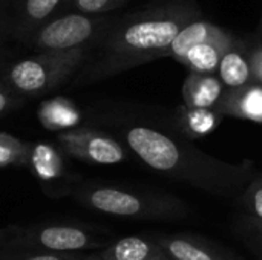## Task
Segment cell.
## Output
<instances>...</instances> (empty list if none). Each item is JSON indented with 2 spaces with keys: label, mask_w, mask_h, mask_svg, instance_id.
Listing matches in <instances>:
<instances>
[{
  "label": "cell",
  "mask_w": 262,
  "mask_h": 260,
  "mask_svg": "<svg viewBox=\"0 0 262 260\" xmlns=\"http://www.w3.org/2000/svg\"><path fill=\"white\" fill-rule=\"evenodd\" d=\"M203 18L193 0H157L149 6L115 15L92 44L77 83H94L137 66L169 57L177 35Z\"/></svg>",
  "instance_id": "1"
},
{
  "label": "cell",
  "mask_w": 262,
  "mask_h": 260,
  "mask_svg": "<svg viewBox=\"0 0 262 260\" xmlns=\"http://www.w3.org/2000/svg\"><path fill=\"white\" fill-rule=\"evenodd\" d=\"M124 139L150 170L212 195L236 196L253 181L250 162H226L152 126H130Z\"/></svg>",
  "instance_id": "2"
},
{
  "label": "cell",
  "mask_w": 262,
  "mask_h": 260,
  "mask_svg": "<svg viewBox=\"0 0 262 260\" xmlns=\"http://www.w3.org/2000/svg\"><path fill=\"white\" fill-rule=\"evenodd\" d=\"M91 48L71 51L38 52L11 63L2 75V81L18 97L45 95L81 69Z\"/></svg>",
  "instance_id": "3"
},
{
  "label": "cell",
  "mask_w": 262,
  "mask_h": 260,
  "mask_svg": "<svg viewBox=\"0 0 262 260\" xmlns=\"http://www.w3.org/2000/svg\"><path fill=\"white\" fill-rule=\"evenodd\" d=\"M84 204L100 213L127 219H180L189 207L169 195H137L114 187H95L81 195Z\"/></svg>",
  "instance_id": "4"
},
{
  "label": "cell",
  "mask_w": 262,
  "mask_h": 260,
  "mask_svg": "<svg viewBox=\"0 0 262 260\" xmlns=\"http://www.w3.org/2000/svg\"><path fill=\"white\" fill-rule=\"evenodd\" d=\"M114 17L111 14L94 15L71 11L38 28L23 44L40 52L92 48Z\"/></svg>",
  "instance_id": "5"
},
{
  "label": "cell",
  "mask_w": 262,
  "mask_h": 260,
  "mask_svg": "<svg viewBox=\"0 0 262 260\" xmlns=\"http://www.w3.org/2000/svg\"><path fill=\"white\" fill-rule=\"evenodd\" d=\"M57 141L68 155L91 164H118L126 158V152L118 141L86 127L61 132Z\"/></svg>",
  "instance_id": "6"
},
{
  "label": "cell",
  "mask_w": 262,
  "mask_h": 260,
  "mask_svg": "<svg viewBox=\"0 0 262 260\" xmlns=\"http://www.w3.org/2000/svg\"><path fill=\"white\" fill-rule=\"evenodd\" d=\"M72 0H12L8 38L23 43L48 21L71 9Z\"/></svg>",
  "instance_id": "7"
},
{
  "label": "cell",
  "mask_w": 262,
  "mask_h": 260,
  "mask_svg": "<svg viewBox=\"0 0 262 260\" xmlns=\"http://www.w3.org/2000/svg\"><path fill=\"white\" fill-rule=\"evenodd\" d=\"M15 242L28 248L45 250L49 253L78 251L100 245L91 233L75 225H46L41 228H32L20 234Z\"/></svg>",
  "instance_id": "8"
},
{
  "label": "cell",
  "mask_w": 262,
  "mask_h": 260,
  "mask_svg": "<svg viewBox=\"0 0 262 260\" xmlns=\"http://www.w3.org/2000/svg\"><path fill=\"white\" fill-rule=\"evenodd\" d=\"M224 86L218 75L189 72L183 84V100L187 109L215 110L224 97Z\"/></svg>",
  "instance_id": "9"
},
{
  "label": "cell",
  "mask_w": 262,
  "mask_h": 260,
  "mask_svg": "<svg viewBox=\"0 0 262 260\" xmlns=\"http://www.w3.org/2000/svg\"><path fill=\"white\" fill-rule=\"evenodd\" d=\"M236 38L238 37H235L232 32L224 31L221 35L193 46L184 55L181 64H184L189 69V72L216 75L224 52L236 41Z\"/></svg>",
  "instance_id": "10"
},
{
  "label": "cell",
  "mask_w": 262,
  "mask_h": 260,
  "mask_svg": "<svg viewBox=\"0 0 262 260\" xmlns=\"http://www.w3.org/2000/svg\"><path fill=\"white\" fill-rule=\"evenodd\" d=\"M216 75L227 92L243 89L253 83L249 49L243 40L236 38V41L224 52Z\"/></svg>",
  "instance_id": "11"
},
{
  "label": "cell",
  "mask_w": 262,
  "mask_h": 260,
  "mask_svg": "<svg viewBox=\"0 0 262 260\" xmlns=\"http://www.w3.org/2000/svg\"><path fill=\"white\" fill-rule=\"evenodd\" d=\"M216 112L236 118L262 123V86L252 83L243 89L224 92Z\"/></svg>",
  "instance_id": "12"
},
{
  "label": "cell",
  "mask_w": 262,
  "mask_h": 260,
  "mask_svg": "<svg viewBox=\"0 0 262 260\" xmlns=\"http://www.w3.org/2000/svg\"><path fill=\"white\" fill-rule=\"evenodd\" d=\"M155 242L167 260H229L212 247L183 234L158 236Z\"/></svg>",
  "instance_id": "13"
},
{
  "label": "cell",
  "mask_w": 262,
  "mask_h": 260,
  "mask_svg": "<svg viewBox=\"0 0 262 260\" xmlns=\"http://www.w3.org/2000/svg\"><path fill=\"white\" fill-rule=\"evenodd\" d=\"M166 259L155 239L129 236L117 241L98 256L84 260H150Z\"/></svg>",
  "instance_id": "14"
},
{
  "label": "cell",
  "mask_w": 262,
  "mask_h": 260,
  "mask_svg": "<svg viewBox=\"0 0 262 260\" xmlns=\"http://www.w3.org/2000/svg\"><path fill=\"white\" fill-rule=\"evenodd\" d=\"M226 29L220 28L215 23H210L204 18L195 20L190 25H187L172 41L170 49H169V57L175 58L177 61L181 63L184 55L196 44L204 43L207 40H212L218 35H221Z\"/></svg>",
  "instance_id": "15"
},
{
  "label": "cell",
  "mask_w": 262,
  "mask_h": 260,
  "mask_svg": "<svg viewBox=\"0 0 262 260\" xmlns=\"http://www.w3.org/2000/svg\"><path fill=\"white\" fill-rule=\"evenodd\" d=\"M40 121L48 129H60V127H71L78 123V112L77 109L64 98H55L48 101L40 109Z\"/></svg>",
  "instance_id": "16"
},
{
  "label": "cell",
  "mask_w": 262,
  "mask_h": 260,
  "mask_svg": "<svg viewBox=\"0 0 262 260\" xmlns=\"http://www.w3.org/2000/svg\"><path fill=\"white\" fill-rule=\"evenodd\" d=\"M183 124L190 135L203 136L210 133L220 123L221 115L215 110L209 109H187L184 106L183 113Z\"/></svg>",
  "instance_id": "17"
},
{
  "label": "cell",
  "mask_w": 262,
  "mask_h": 260,
  "mask_svg": "<svg viewBox=\"0 0 262 260\" xmlns=\"http://www.w3.org/2000/svg\"><path fill=\"white\" fill-rule=\"evenodd\" d=\"M32 153V166L35 173L43 179H52L61 175V161L57 152L51 146L38 144L34 147Z\"/></svg>",
  "instance_id": "18"
},
{
  "label": "cell",
  "mask_w": 262,
  "mask_h": 260,
  "mask_svg": "<svg viewBox=\"0 0 262 260\" xmlns=\"http://www.w3.org/2000/svg\"><path fill=\"white\" fill-rule=\"evenodd\" d=\"M29 147L9 133L0 132V167L20 166L29 159Z\"/></svg>",
  "instance_id": "19"
},
{
  "label": "cell",
  "mask_w": 262,
  "mask_h": 260,
  "mask_svg": "<svg viewBox=\"0 0 262 260\" xmlns=\"http://www.w3.org/2000/svg\"><path fill=\"white\" fill-rule=\"evenodd\" d=\"M130 0H72L71 9L83 14L103 15L124 6Z\"/></svg>",
  "instance_id": "20"
},
{
  "label": "cell",
  "mask_w": 262,
  "mask_h": 260,
  "mask_svg": "<svg viewBox=\"0 0 262 260\" xmlns=\"http://www.w3.org/2000/svg\"><path fill=\"white\" fill-rule=\"evenodd\" d=\"M243 204L253 219L262 222V178L253 179L244 190Z\"/></svg>",
  "instance_id": "21"
},
{
  "label": "cell",
  "mask_w": 262,
  "mask_h": 260,
  "mask_svg": "<svg viewBox=\"0 0 262 260\" xmlns=\"http://www.w3.org/2000/svg\"><path fill=\"white\" fill-rule=\"evenodd\" d=\"M249 60H250L253 83L262 86V43L249 49Z\"/></svg>",
  "instance_id": "22"
},
{
  "label": "cell",
  "mask_w": 262,
  "mask_h": 260,
  "mask_svg": "<svg viewBox=\"0 0 262 260\" xmlns=\"http://www.w3.org/2000/svg\"><path fill=\"white\" fill-rule=\"evenodd\" d=\"M11 5L12 0H0V48L8 38V25L11 15Z\"/></svg>",
  "instance_id": "23"
},
{
  "label": "cell",
  "mask_w": 262,
  "mask_h": 260,
  "mask_svg": "<svg viewBox=\"0 0 262 260\" xmlns=\"http://www.w3.org/2000/svg\"><path fill=\"white\" fill-rule=\"evenodd\" d=\"M17 98H18V95H17L14 90H11L5 83L0 80V115L5 113L8 109H11L12 104L17 101Z\"/></svg>",
  "instance_id": "24"
},
{
  "label": "cell",
  "mask_w": 262,
  "mask_h": 260,
  "mask_svg": "<svg viewBox=\"0 0 262 260\" xmlns=\"http://www.w3.org/2000/svg\"><path fill=\"white\" fill-rule=\"evenodd\" d=\"M247 227V236L250 238L252 244L256 245L258 248L262 250V222L261 221H256V219H250L247 221L246 224Z\"/></svg>",
  "instance_id": "25"
},
{
  "label": "cell",
  "mask_w": 262,
  "mask_h": 260,
  "mask_svg": "<svg viewBox=\"0 0 262 260\" xmlns=\"http://www.w3.org/2000/svg\"><path fill=\"white\" fill-rule=\"evenodd\" d=\"M2 260H77L68 254H55V253H46V254H34V256H23V257H8Z\"/></svg>",
  "instance_id": "26"
},
{
  "label": "cell",
  "mask_w": 262,
  "mask_h": 260,
  "mask_svg": "<svg viewBox=\"0 0 262 260\" xmlns=\"http://www.w3.org/2000/svg\"><path fill=\"white\" fill-rule=\"evenodd\" d=\"M258 35L262 37V12H261V21H259V26H258Z\"/></svg>",
  "instance_id": "27"
},
{
  "label": "cell",
  "mask_w": 262,
  "mask_h": 260,
  "mask_svg": "<svg viewBox=\"0 0 262 260\" xmlns=\"http://www.w3.org/2000/svg\"><path fill=\"white\" fill-rule=\"evenodd\" d=\"M5 233H9V228H6V230H0V234H5Z\"/></svg>",
  "instance_id": "28"
},
{
  "label": "cell",
  "mask_w": 262,
  "mask_h": 260,
  "mask_svg": "<svg viewBox=\"0 0 262 260\" xmlns=\"http://www.w3.org/2000/svg\"><path fill=\"white\" fill-rule=\"evenodd\" d=\"M150 260H167V259H150Z\"/></svg>",
  "instance_id": "29"
}]
</instances>
